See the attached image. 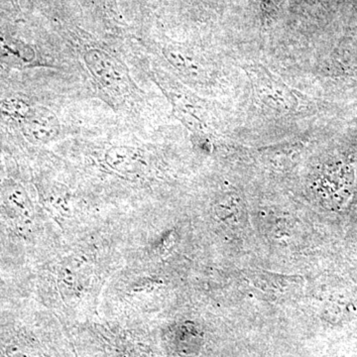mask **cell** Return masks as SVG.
Here are the masks:
<instances>
[{"mask_svg":"<svg viewBox=\"0 0 357 357\" xmlns=\"http://www.w3.org/2000/svg\"><path fill=\"white\" fill-rule=\"evenodd\" d=\"M84 62L96 81L112 93H124L128 89V75L121 64L109 54L91 50L84 54Z\"/></svg>","mask_w":357,"mask_h":357,"instance_id":"cell-1","label":"cell"},{"mask_svg":"<svg viewBox=\"0 0 357 357\" xmlns=\"http://www.w3.org/2000/svg\"><path fill=\"white\" fill-rule=\"evenodd\" d=\"M28 130L30 135L37 140L50 141L60 132V122L57 116L49 109H37L30 117L28 122Z\"/></svg>","mask_w":357,"mask_h":357,"instance_id":"cell-2","label":"cell"},{"mask_svg":"<svg viewBox=\"0 0 357 357\" xmlns=\"http://www.w3.org/2000/svg\"><path fill=\"white\" fill-rule=\"evenodd\" d=\"M105 162L110 169L121 174H133L139 169L141 160L135 149L126 146L109 148L105 154Z\"/></svg>","mask_w":357,"mask_h":357,"instance_id":"cell-3","label":"cell"},{"mask_svg":"<svg viewBox=\"0 0 357 357\" xmlns=\"http://www.w3.org/2000/svg\"><path fill=\"white\" fill-rule=\"evenodd\" d=\"M8 202L14 210L20 215H26V217L30 215V204L28 202L27 196L22 190H13V192H11L8 196Z\"/></svg>","mask_w":357,"mask_h":357,"instance_id":"cell-4","label":"cell"},{"mask_svg":"<svg viewBox=\"0 0 357 357\" xmlns=\"http://www.w3.org/2000/svg\"><path fill=\"white\" fill-rule=\"evenodd\" d=\"M165 57L168 59L171 64L175 66L176 68L180 70H189L192 69V64H190V61L185 58L183 53H178V52H166Z\"/></svg>","mask_w":357,"mask_h":357,"instance_id":"cell-5","label":"cell"},{"mask_svg":"<svg viewBox=\"0 0 357 357\" xmlns=\"http://www.w3.org/2000/svg\"><path fill=\"white\" fill-rule=\"evenodd\" d=\"M9 357H39L37 354H33L31 351H26V349H18V347H13L7 351Z\"/></svg>","mask_w":357,"mask_h":357,"instance_id":"cell-6","label":"cell"},{"mask_svg":"<svg viewBox=\"0 0 357 357\" xmlns=\"http://www.w3.org/2000/svg\"><path fill=\"white\" fill-rule=\"evenodd\" d=\"M123 357H151V356L143 351L142 349H132L131 351L126 352Z\"/></svg>","mask_w":357,"mask_h":357,"instance_id":"cell-7","label":"cell"}]
</instances>
